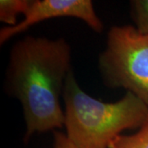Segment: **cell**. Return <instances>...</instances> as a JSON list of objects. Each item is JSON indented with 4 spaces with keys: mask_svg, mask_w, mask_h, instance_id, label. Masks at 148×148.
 <instances>
[{
    "mask_svg": "<svg viewBox=\"0 0 148 148\" xmlns=\"http://www.w3.org/2000/svg\"><path fill=\"white\" fill-rule=\"evenodd\" d=\"M71 71V48L64 38L26 36L12 46L6 90L21 104L26 139L64 126L60 95Z\"/></svg>",
    "mask_w": 148,
    "mask_h": 148,
    "instance_id": "1",
    "label": "cell"
},
{
    "mask_svg": "<svg viewBox=\"0 0 148 148\" xmlns=\"http://www.w3.org/2000/svg\"><path fill=\"white\" fill-rule=\"evenodd\" d=\"M63 98L67 137L76 148H109L122 132L140 128L148 119V106L132 93L114 103L98 101L81 89L73 71Z\"/></svg>",
    "mask_w": 148,
    "mask_h": 148,
    "instance_id": "2",
    "label": "cell"
},
{
    "mask_svg": "<svg viewBox=\"0 0 148 148\" xmlns=\"http://www.w3.org/2000/svg\"><path fill=\"white\" fill-rule=\"evenodd\" d=\"M99 69L108 87L124 88L148 106V35L129 25L111 27Z\"/></svg>",
    "mask_w": 148,
    "mask_h": 148,
    "instance_id": "3",
    "label": "cell"
},
{
    "mask_svg": "<svg viewBox=\"0 0 148 148\" xmlns=\"http://www.w3.org/2000/svg\"><path fill=\"white\" fill-rule=\"evenodd\" d=\"M24 19L14 27H5L0 31V44L27 31L43 21L58 17H74L83 21L91 30L101 33L104 25L95 13L90 0H32Z\"/></svg>",
    "mask_w": 148,
    "mask_h": 148,
    "instance_id": "4",
    "label": "cell"
},
{
    "mask_svg": "<svg viewBox=\"0 0 148 148\" xmlns=\"http://www.w3.org/2000/svg\"><path fill=\"white\" fill-rule=\"evenodd\" d=\"M32 0H1L0 1V21L14 27L18 23L16 17L27 12Z\"/></svg>",
    "mask_w": 148,
    "mask_h": 148,
    "instance_id": "5",
    "label": "cell"
},
{
    "mask_svg": "<svg viewBox=\"0 0 148 148\" xmlns=\"http://www.w3.org/2000/svg\"><path fill=\"white\" fill-rule=\"evenodd\" d=\"M109 148H148V119L135 134L119 135L114 138Z\"/></svg>",
    "mask_w": 148,
    "mask_h": 148,
    "instance_id": "6",
    "label": "cell"
},
{
    "mask_svg": "<svg viewBox=\"0 0 148 148\" xmlns=\"http://www.w3.org/2000/svg\"><path fill=\"white\" fill-rule=\"evenodd\" d=\"M130 14L135 28L143 35H148V0L130 1Z\"/></svg>",
    "mask_w": 148,
    "mask_h": 148,
    "instance_id": "7",
    "label": "cell"
},
{
    "mask_svg": "<svg viewBox=\"0 0 148 148\" xmlns=\"http://www.w3.org/2000/svg\"><path fill=\"white\" fill-rule=\"evenodd\" d=\"M53 148H76V147L69 141L66 134L61 132H54Z\"/></svg>",
    "mask_w": 148,
    "mask_h": 148,
    "instance_id": "8",
    "label": "cell"
}]
</instances>
